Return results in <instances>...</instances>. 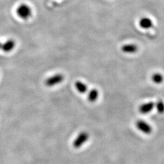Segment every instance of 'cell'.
Segmentation results:
<instances>
[{"instance_id":"5b68a950","label":"cell","mask_w":164,"mask_h":164,"mask_svg":"<svg viewBox=\"0 0 164 164\" xmlns=\"http://www.w3.org/2000/svg\"><path fill=\"white\" fill-rule=\"evenodd\" d=\"M154 105L155 104L151 102L144 103L142 105H140L139 108V111L140 112V113L144 114L150 113L154 108Z\"/></svg>"},{"instance_id":"6da1fadb","label":"cell","mask_w":164,"mask_h":164,"mask_svg":"<svg viewBox=\"0 0 164 164\" xmlns=\"http://www.w3.org/2000/svg\"><path fill=\"white\" fill-rule=\"evenodd\" d=\"M16 14L18 16L24 20H27L30 17H31L32 14V10L31 7L26 4H20L17 9Z\"/></svg>"},{"instance_id":"4fadbf2b","label":"cell","mask_w":164,"mask_h":164,"mask_svg":"<svg viewBox=\"0 0 164 164\" xmlns=\"http://www.w3.org/2000/svg\"><path fill=\"white\" fill-rule=\"evenodd\" d=\"M2 44L0 43V49H2Z\"/></svg>"},{"instance_id":"52a82bcc","label":"cell","mask_w":164,"mask_h":164,"mask_svg":"<svg viewBox=\"0 0 164 164\" xmlns=\"http://www.w3.org/2000/svg\"><path fill=\"white\" fill-rule=\"evenodd\" d=\"M121 50L126 54H133L137 51V47L136 45L133 44H127L122 46Z\"/></svg>"},{"instance_id":"30bf717a","label":"cell","mask_w":164,"mask_h":164,"mask_svg":"<svg viewBox=\"0 0 164 164\" xmlns=\"http://www.w3.org/2000/svg\"><path fill=\"white\" fill-rule=\"evenodd\" d=\"M98 91L96 89H91L88 93V100L90 102L93 103V102H96L97 99L98 98Z\"/></svg>"},{"instance_id":"7c38bea8","label":"cell","mask_w":164,"mask_h":164,"mask_svg":"<svg viewBox=\"0 0 164 164\" xmlns=\"http://www.w3.org/2000/svg\"><path fill=\"white\" fill-rule=\"evenodd\" d=\"M157 111L159 114H164V103L162 100H159L157 102L156 105H154Z\"/></svg>"},{"instance_id":"277c9868","label":"cell","mask_w":164,"mask_h":164,"mask_svg":"<svg viewBox=\"0 0 164 164\" xmlns=\"http://www.w3.org/2000/svg\"><path fill=\"white\" fill-rule=\"evenodd\" d=\"M136 126L140 131L146 134H150L153 131V128L150 125L144 121H137L136 123Z\"/></svg>"},{"instance_id":"8992f818","label":"cell","mask_w":164,"mask_h":164,"mask_svg":"<svg viewBox=\"0 0 164 164\" xmlns=\"http://www.w3.org/2000/svg\"><path fill=\"white\" fill-rule=\"evenodd\" d=\"M139 26L144 29H148L153 27V23L150 18L143 17L139 21Z\"/></svg>"},{"instance_id":"ba28073f","label":"cell","mask_w":164,"mask_h":164,"mask_svg":"<svg viewBox=\"0 0 164 164\" xmlns=\"http://www.w3.org/2000/svg\"><path fill=\"white\" fill-rule=\"evenodd\" d=\"M15 46V43L13 40H9L2 44V50L4 52H9L12 51Z\"/></svg>"},{"instance_id":"3957f363","label":"cell","mask_w":164,"mask_h":164,"mask_svg":"<svg viewBox=\"0 0 164 164\" xmlns=\"http://www.w3.org/2000/svg\"><path fill=\"white\" fill-rule=\"evenodd\" d=\"M64 80L63 75L57 74L49 77L45 82V84L48 87H52L60 84Z\"/></svg>"},{"instance_id":"9c48e42d","label":"cell","mask_w":164,"mask_h":164,"mask_svg":"<svg viewBox=\"0 0 164 164\" xmlns=\"http://www.w3.org/2000/svg\"><path fill=\"white\" fill-rule=\"evenodd\" d=\"M75 87L76 89L77 90V91L81 94H84L88 91V87L86 84L80 81H77L75 82Z\"/></svg>"},{"instance_id":"7a4b0ae2","label":"cell","mask_w":164,"mask_h":164,"mask_svg":"<svg viewBox=\"0 0 164 164\" xmlns=\"http://www.w3.org/2000/svg\"><path fill=\"white\" fill-rule=\"evenodd\" d=\"M89 138V135L87 132L83 131L80 133L73 142L72 145L74 148L77 149L82 147V145L87 142Z\"/></svg>"},{"instance_id":"8fae6325","label":"cell","mask_w":164,"mask_h":164,"mask_svg":"<svg viewBox=\"0 0 164 164\" xmlns=\"http://www.w3.org/2000/svg\"><path fill=\"white\" fill-rule=\"evenodd\" d=\"M152 80L156 84H161L164 81V76L159 73L154 74L152 76Z\"/></svg>"}]
</instances>
